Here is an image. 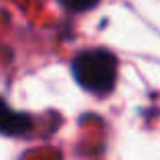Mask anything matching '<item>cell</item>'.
<instances>
[{
    "mask_svg": "<svg viewBox=\"0 0 160 160\" xmlns=\"http://www.w3.org/2000/svg\"><path fill=\"white\" fill-rule=\"evenodd\" d=\"M0 128H2L4 136H18V134L27 132V130L31 128V118H28L27 113H20V112L14 113L12 109L4 108Z\"/></svg>",
    "mask_w": 160,
    "mask_h": 160,
    "instance_id": "2",
    "label": "cell"
},
{
    "mask_svg": "<svg viewBox=\"0 0 160 160\" xmlns=\"http://www.w3.org/2000/svg\"><path fill=\"white\" fill-rule=\"evenodd\" d=\"M99 2L102 0H59V4L71 12H87L91 8H95Z\"/></svg>",
    "mask_w": 160,
    "mask_h": 160,
    "instance_id": "3",
    "label": "cell"
},
{
    "mask_svg": "<svg viewBox=\"0 0 160 160\" xmlns=\"http://www.w3.org/2000/svg\"><path fill=\"white\" fill-rule=\"evenodd\" d=\"M71 73L87 93L108 95L118 81V59L106 49H85L73 57Z\"/></svg>",
    "mask_w": 160,
    "mask_h": 160,
    "instance_id": "1",
    "label": "cell"
}]
</instances>
